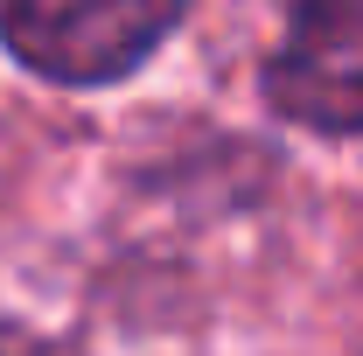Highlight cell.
Masks as SVG:
<instances>
[{"label":"cell","mask_w":363,"mask_h":356,"mask_svg":"<svg viewBox=\"0 0 363 356\" xmlns=\"http://www.w3.org/2000/svg\"><path fill=\"white\" fill-rule=\"evenodd\" d=\"M0 356H43V350H28V343H0Z\"/></svg>","instance_id":"3"},{"label":"cell","mask_w":363,"mask_h":356,"mask_svg":"<svg viewBox=\"0 0 363 356\" xmlns=\"http://www.w3.org/2000/svg\"><path fill=\"white\" fill-rule=\"evenodd\" d=\"M189 0H0V43L49 84H112L175 35Z\"/></svg>","instance_id":"1"},{"label":"cell","mask_w":363,"mask_h":356,"mask_svg":"<svg viewBox=\"0 0 363 356\" xmlns=\"http://www.w3.org/2000/svg\"><path fill=\"white\" fill-rule=\"evenodd\" d=\"M266 98L308 133H363V0H279Z\"/></svg>","instance_id":"2"}]
</instances>
